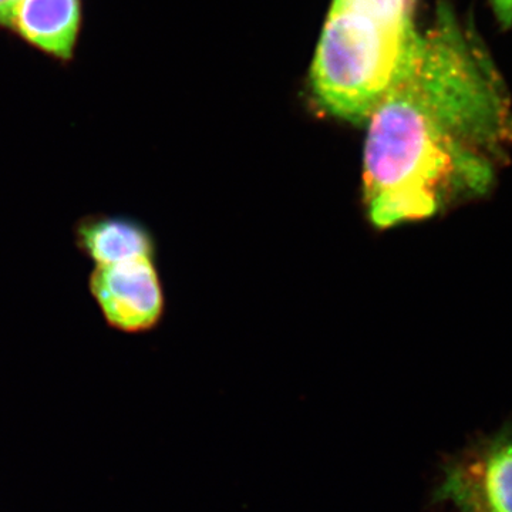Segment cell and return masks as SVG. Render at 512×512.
Masks as SVG:
<instances>
[{
    "mask_svg": "<svg viewBox=\"0 0 512 512\" xmlns=\"http://www.w3.org/2000/svg\"><path fill=\"white\" fill-rule=\"evenodd\" d=\"M80 242L96 265L154 254L153 241L146 229L136 222L117 218L83 225Z\"/></svg>",
    "mask_w": 512,
    "mask_h": 512,
    "instance_id": "obj_6",
    "label": "cell"
},
{
    "mask_svg": "<svg viewBox=\"0 0 512 512\" xmlns=\"http://www.w3.org/2000/svg\"><path fill=\"white\" fill-rule=\"evenodd\" d=\"M18 0H0V25L8 26L10 13Z\"/></svg>",
    "mask_w": 512,
    "mask_h": 512,
    "instance_id": "obj_8",
    "label": "cell"
},
{
    "mask_svg": "<svg viewBox=\"0 0 512 512\" xmlns=\"http://www.w3.org/2000/svg\"><path fill=\"white\" fill-rule=\"evenodd\" d=\"M439 498L458 512H512V430L481 441L451 461Z\"/></svg>",
    "mask_w": 512,
    "mask_h": 512,
    "instance_id": "obj_3",
    "label": "cell"
},
{
    "mask_svg": "<svg viewBox=\"0 0 512 512\" xmlns=\"http://www.w3.org/2000/svg\"><path fill=\"white\" fill-rule=\"evenodd\" d=\"M9 28L50 55L69 59L80 26V0H18Z\"/></svg>",
    "mask_w": 512,
    "mask_h": 512,
    "instance_id": "obj_5",
    "label": "cell"
},
{
    "mask_svg": "<svg viewBox=\"0 0 512 512\" xmlns=\"http://www.w3.org/2000/svg\"><path fill=\"white\" fill-rule=\"evenodd\" d=\"M363 197L379 229L480 200L504 160L451 126L400 79L366 123Z\"/></svg>",
    "mask_w": 512,
    "mask_h": 512,
    "instance_id": "obj_1",
    "label": "cell"
},
{
    "mask_svg": "<svg viewBox=\"0 0 512 512\" xmlns=\"http://www.w3.org/2000/svg\"><path fill=\"white\" fill-rule=\"evenodd\" d=\"M491 3L501 25H512V0H491Z\"/></svg>",
    "mask_w": 512,
    "mask_h": 512,
    "instance_id": "obj_7",
    "label": "cell"
},
{
    "mask_svg": "<svg viewBox=\"0 0 512 512\" xmlns=\"http://www.w3.org/2000/svg\"><path fill=\"white\" fill-rule=\"evenodd\" d=\"M416 0H333L311 69L330 116L362 126L409 66Z\"/></svg>",
    "mask_w": 512,
    "mask_h": 512,
    "instance_id": "obj_2",
    "label": "cell"
},
{
    "mask_svg": "<svg viewBox=\"0 0 512 512\" xmlns=\"http://www.w3.org/2000/svg\"><path fill=\"white\" fill-rule=\"evenodd\" d=\"M90 288L107 322L124 332L151 329L163 313V288L153 256L96 265Z\"/></svg>",
    "mask_w": 512,
    "mask_h": 512,
    "instance_id": "obj_4",
    "label": "cell"
}]
</instances>
